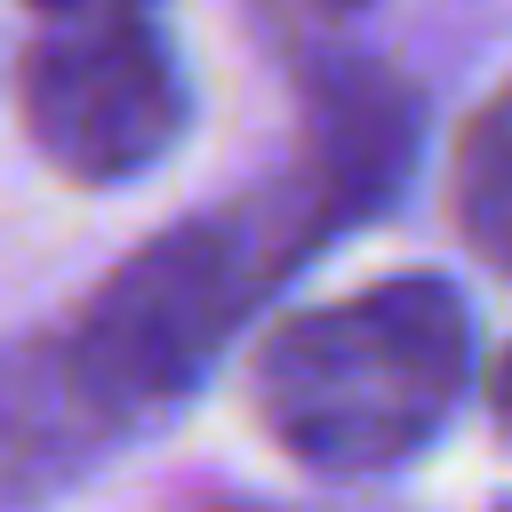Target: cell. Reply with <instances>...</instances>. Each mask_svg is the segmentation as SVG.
<instances>
[{
  "label": "cell",
  "mask_w": 512,
  "mask_h": 512,
  "mask_svg": "<svg viewBox=\"0 0 512 512\" xmlns=\"http://www.w3.org/2000/svg\"><path fill=\"white\" fill-rule=\"evenodd\" d=\"M496 512H512V504H496Z\"/></svg>",
  "instance_id": "obj_7"
},
{
  "label": "cell",
  "mask_w": 512,
  "mask_h": 512,
  "mask_svg": "<svg viewBox=\"0 0 512 512\" xmlns=\"http://www.w3.org/2000/svg\"><path fill=\"white\" fill-rule=\"evenodd\" d=\"M488 416L512 432V344L496 352V368H488Z\"/></svg>",
  "instance_id": "obj_4"
},
{
  "label": "cell",
  "mask_w": 512,
  "mask_h": 512,
  "mask_svg": "<svg viewBox=\"0 0 512 512\" xmlns=\"http://www.w3.org/2000/svg\"><path fill=\"white\" fill-rule=\"evenodd\" d=\"M16 120L72 184H128L160 168L192 128V88L152 0H96L32 32L16 56Z\"/></svg>",
  "instance_id": "obj_2"
},
{
  "label": "cell",
  "mask_w": 512,
  "mask_h": 512,
  "mask_svg": "<svg viewBox=\"0 0 512 512\" xmlns=\"http://www.w3.org/2000/svg\"><path fill=\"white\" fill-rule=\"evenodd\" d=\"M24 8H40V16L56 24V16H80V8H96V0H24Z\"/></svg>",
  "instance_id": "obj_5"
},
{
  "label": "cell",
  "mask_w": 512,
  "mask_h": 512,
  "mask_svg": "<svg viewBox=\"0 0 512 512\" xmlns=\"http://www.w3.org/2000/svg\"><path fill=\"white\" fill-rule=\"evenodd\" d=\"M472 384V312L448 272H392L280 312L248 360V408L312 480L416 464Z\"/></svg>",
  "instance_id": "obj_1"
},
{
  "label": "cell",
  "mask_w": 512,
  "mask_h": 512,
  "mask_svg": "<svg viewBox=\"0 0 512 512\" xmlns=\"http://www.w3.org/2000/svg\"><path fill=\"white\" fill-rule=\"evenodd\" d=\"M296 8H312V16H352V8H368V0H296Z\"/></svg>",
  "instance_id": "obj_6"
},
{
  "label": "cell",
  "mask_w": 512,
  "mask_h": 512,
  "mask_svg": "<svg viewBox=\"0 0 512 512\" xmlns=\"http://www.w3.org/2000/svg\"><path fill=\"white\" fill-rule=\"evenodd\" d=\"M448 224L456 240L512 280V80L456 128L448 152Z\"/></svg>",
  "instance_id": "obj_3"
}]
</instances>
